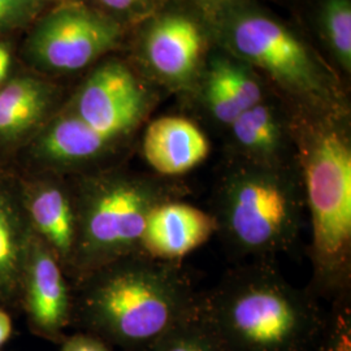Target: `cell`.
I'll return each instance as SVG.
<instances>
[{
	"label": "cell",
	"mask_w": 351,
	"mask_h": 351,
	"mask_svg": "<svg viewBox=\"0 0 351 351\" xmlns=\"http://www.w3.org/2000/svg\"><path fill=\"white\" fill-rule=\"evenodd\" d=\"M291 126L311 224L310 291L337 301L350 295L351 285V142L346 110L297 108Z\"/></svg>",
	"instance_id": "cell-1"
},
{
	"label": "cell",
	"mask_w": 351,
	"mask_h": 351,
	"mask_svg": "<svg viewBox=\"0 0 351 351\" xmlns=\"http://www.w3.org/2000/svg\"><path fill=\"white\" fill-rule=\"evenodd\" d=\"M316 298L256 261L199 293L198 307L224 351H317L328 314Z\"/></svg>",
	"instance_id": "cell-2"
},
{
	"label": "cell",
	"mask_w": 351,
	"mask_h": 351,
	"mask_svg": "<svg viewBox=\"0 0 351 351\" xmlns=\"http://www.w3.org/2000/svg\"><path fill=\"white\" fill-rule=\"evenodd\" d=\"M77 316L85 332L124 351H142L191 313L198 301L180 262L137 252L80 281Z\"/></svg>",
	"instance_id": "cell-3"
},
{
	"label": "cell",
	"mask_w": 351,
	"mask_h": 351,
	"mask_svg": "<svg viewBox=\"0 0 351 351\" xmlns=\"http://www.w3.org/2000/svg\"><path fill=\"white\" fill-rule=\"evenodd\" d=\"M72 190L77 241L68 272L78 282L107 264L141 252V236L151 211L189 194L177 178L117 168L77 175Z\"/></svg>",
	"instance_id": "cell-4"
},
{
	"label": "cell",
	"mask_w": 351,
	"mask_h": 351,
	"mask_svg": "<svg viewBox=\"0 0 351 351\" xmlns=\"http://www.w3.org/2000/svg\"><path fill=\"white\" fill-rule=\"evenodd\" d=\"M217 233L228 249L252 262H274L301 236L306 213L300 167H265L234 160L213 191Z\"/></svg>",
	"instance_id": "cell-5"
},
{
	"label": "cell",
	"mask_w": 351,
	"mask_h": 351,
	"mask_svg": "<svg viewBox=\"0 0 351 351\" xmlns=\"http://www.w3.org/2000/svg\"><path fill=\"white\" fill-rule=\"evenodd\" d=\"M226 39L237 55L271 75L297 108L346 110L313 52L272 17L251 11L239 13L228 23Z\"/></svg>",
	"instance_id": "cell-6"
},
{
	"label": "cell",
	"mask_w": 351,
	"mask_h": 351,
	"mask_svg": "<svg viewBox=\"0 0 351 351\" xmlns=\"http://www.w3.org/2000/svg\"><path fill=\"white\" fill-rule=\"evenodd\" d=\"M120 38L121 27L111 17L80 4L62 5L34 25L26 56L43 71L75 72L114 49Z\"/></svg>",
	"instance_id": "cell-7"
},
{
	"label": "cell",
	"mask_w": 351,
	"mask_h": 351,
	"mask_svg": "<svg viewBox=\"0 0 351 351\" xmlns=\"http://www.w3.org/2000/svg\"><path fill=\"white\" fill-rule=\"evenodd\" d=\"M152 106L147 88L124 64H103L88 75L68 110L104 134L126 139Z\"/></svg>",
	"instance_id": "cell-8"
},
{
	"label": "cell",
	"mask_w": 351,
	"mask_h": 351,
	"mask_svg": "<svg viewBox=\"0 0 351 351\" xmlns=\"http://www.w3.org/2000/svg\"><path fill=\"white\" fill-rule=\"evenodd\" d=\"M23 289L33 332L42 339L62 342L65 328L73 320V303L63 265L34 233L26 255Z\"/></svg>",
	"instance_id": "cell-9"
},
{
	"label": "cell",
	"mask_w": 351,
	"mask_h": 351,
	"mask_svg": "<svg viewBox=\"0 0 351 351\" xmlns=\"http://www.w3.org/2000/svg\"><path fill=\"white\" fill-rule=\"evenodd\" d=\"M125 139L104 134L65 108L37 133L34 155L53 172H90V167L112 154Z\"/></svg>",
	"instance_id": "cell-10"
},
{
	"label": "cell",
	"mask_w": 351,
	"mask_h": 351,
	"mask_svg": "<svg viewBox=\"0 0 351 351\" xmlns=\"http://www.w3.org/2000/svg\"><path fill=\"white\" fill-rule=\"evenodd\" d=\"M217 233L213 213L181 201L164 202L151 211L139 247L151 258L180 262Z\"/></svg>",
	"instance_id": "cell-11"
},
{
	"label": "cell",
	"mask_w": 351,
	"mask_h": 351,
	"mask_svg": "<svg viewBox=\"0 0 351 351\" xmlns=\"http://www.w3.org/2000/svg\"><path fill=\"white\" fill-rule=\"evenodd\" d=\"M236 160L265 167H295L291 119L264 101L243 111L228 126Z\"/></svg>",
	"instance_id": "cell-12"
},
{
	"label": "cell",
	"mask_w": 351,
	"mask_h": 351,
	"mask_svg": "<svg viewBox=\"0 0 351 351\" xmlns=\"http://www.w3.org/2000/svg\"><path fill=\"white\" fill-rule=\"evenodd\" d=\"M33 233L42 239L64 271H69L77 241V213L72 185L59 177L38 180L21 195Z\"/></svg>",
	"instance_id": "cell-13"
},
{
	"label": "cell",
	"mask_w": 351,
	"mask_h": 351,
	"mask_svg": "<svg viewBox=\"0 0 351 351\" xmlns=\"http://www.w3.org/2000/svg\"><path fill=\"white\" fill-rule=\"evenodd\" d=\"M203 43L201 27L193 19L181 13H167L147 29L143 53L160 78L182 88L195 77Z\"/></svg>",
	"instance_id": "cell-14"
},
{
	"label": "cell",
	"mask_w": 351,
	"mask_h": 351,
	"mask_svg": "<svg viewBox=\"0 0 351 351\" xmlns=\"http://www.w3.org/2000/svg\"><path fill=\"white\" fill-rule=\"evenodd\" d=\"M211 143L199 126L180 116H164L147 126L142 152L155 175L178 178L210 155Z\"/></svg>",
	"instance_id": "cell-15"
},
{
	"label": "cell",
	"mask_w": 351,
	"mask_h": 351,
	"mask_svg": "<svg viewBox=\"0 0 351 351\" xmlns=\"http://www.w3.org/2000/svg\"><path fill=\"white\" fill-rule=\"evenodd\" d=\"M56 90L43 80L24 75L0 88V143H14L38 133L50 120Z\"/></svg>",
	"instance_id": "cell-16"
},
{
	"label": "cell",
	"mask_w": 351,
	"mask_h": 351,
	"mask_svg": "<svg viewBox=\"0 0 351 351\" xmlns=\"http://www.w3.org/2000/svg\"><path fill=\"white\" fill-rule=\"evenodd\" d=\"M32 236L23 199L0 186V302L13 301L23 288Z\"/></svg>",
	"instance_id": "cell-17"
},
{
	"label": "cell",
	"mask_w": 351,
	"mask_h": 351,
	"mask_svg": "<svg viewBox=\"0 0 351 351\" xmlns=\"http://www.w3.org/2000/svg\"><path fill=\"white\" fill-rule=\"evenodd\" d=\"M142 351H224V349L204 320L197 301L191 313Z\"/></svg>",
	"instance_id": "cell-18"
},
{
	"label": "cell",
	"mask_w": 351,
	"mask_h": 351,
	"mask_svg": "<svg viewBox=\"0 0 351 351\" xmlns=\"http://www.w3.org/2000/svg\"><path fill=\"white\" fill-rule=\"evenodd\" d=\"M320 21L326 40L339 64L351 69V1L322 0Z\"/></svg>",
	"instance_id": "cell-19"
},
{
	"label": "cell",
	"mask_w": 351,
	"mask_h": 351,
	"mask_svg": "<svg viewBox=\"0 0 351 351\" xmlns=\"http://www.w3.org/2000/svg\"><path fill=\"white\" fill-rule=\"evenodd\" d=\"M210 72L226 85L243 111L264 101L263 88L256 78L239 64L217 58L211 64Z\"/></svg>",
	"instance_id": "cell-20"
},
{
	"label": "cell",
	"mask_w": 351,
	"mask_h": 351,
	"mask_svg": "<svg viewBox=\"0 0 351 351\" xmlns=\"http://www.w3.org/2000/svg\"><path fill=\"white\" fill-rule=\"evenodd\" d=\"M38 8V0H0V36L27 25Z\"/></svg>",
	"instance_id": "cell-21"
},
{
	"label": "cell",
	"mask_w": 351,
	"mask_h": 351,
	"mask_svg": "<svg viewBox=\"0 0 351 351\" xmlns=\"http://www.w3.org/2000/svg\"><path fill=\"white\" fill-rule=\"evenodd\" d=\"M60 343V351H114L106 341L88 332L64 337Z\"/></svg>",
	"instance_id": "cell-22"
},
{
	"label": "cell",
	"mask_w": 351,
	"mask_h": 351,
	"mask_svg": "<svg viewBox=\"0 0 351 351\" xmlns=\"http://www.w3.org/2000/svg\"><path fill=\"white\" fill-rule=\"evenodd\" d=\"M12 51L7 43H0V85L8 78L12 69Z\"/></svg>",
	"instance_id": "cell-23"
},
{
	"label": "cell",
	"mask_w": 351,
	"mask_h": 351,
	"mask_svg": "<svg viewBox=\"0 0 351 351\" xmlns=\"http://www.w3.org/2000/svg\"><path fill=\"white\" fill-rule=\"evenodd\" d=\"M101 4L112 11L128 12L136 10L139 5H143L149 0H99Z\"/></svg>",
	"instance_id": "cell-24"
},
{
	"label": "cell",
	"mask_w": 351,
	"mask_h": 351,
	"mask_svg": "<svg viewBox=\"0 0 351 351\" xmlns=\"http://www.w3.org/2000/svg\"><path fill=\"white\" fill-rule=\"evenodd\" d=\"M13 323L10 314L0 307V348L12 337Z\"/></svg>",
	"instance_id": "cell-25"
},
{
	"label": "cell",
	"mask_w": 351,
	"mask_h": 351,
	"mask_svg": "<svg viewBox=\"0 0 351 351\" xmlns=\"http://www.w3.org/2000/svg\"><path fill=\"white\" fill-rule=\"evenodd\" d=\"M201 1H204V3H219V1H223V0H201Z\"/></svg>",
	"instance_id": "cell-26"
}]
</instances>
